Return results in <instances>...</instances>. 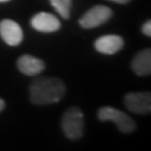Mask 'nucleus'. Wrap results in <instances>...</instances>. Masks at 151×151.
I'll return each mask as SVG.
<instances>
[{"mask_svg":"<svg viewBox=\"0 0 151 151\" xmlns=\"http://www.w3.org/2000/svg\"><path fill=\"white\" fill-rule=\"evenodd\" d=\"M65 94V84L59 78L40 77L37 78L29 87V97L32 103L45 106L59 102Z\"/></svg>","mask_w":151,"mask_h":151,"instance_id":"1","label":"nucleus"},{"mask_svg":"<svg viewBox=\"0 0 151 151\" xmlns=\"http://www.w3.org/2000/svg\"><path fill=\"white\" fill-rule=\"evenodd\" d=\"M62 131L69 140H79L84 131V116L78 107H70L63 113Z\"/></svg>","mask_w":151,"mask_h":151,"instance_id":"2","label":"nucleus"},{"mask_svg":"<svg viewBox=\"0 0 151 151\" xmlns=\"http://www.w3.org/2000/svg\"><path fill=\"white\" fill-rule=\"evenodd\" d=\"M97 117L101 121H112L115 122L117 129L124 134H131L136 130V124L135 121L127 116L125 112H122L117 108H113L110 106L101 107L97 111Z\"/></svg>","mask_w":151,"mask_h":151,"instance_id":"3","label":"nucleus"},{"mask_svg":"<svg viewBox=\"0 0 151 151\" xmlns=\"http://www.w3.org/2000/svg\"><path fill=\"white\" fill-rule=\"evenodd\" d=\"M113 12L106 5H94L88 12H86L79 19V25L83 29H92V28H97L102 24L108 22L112 17Z\"/></svg>","mask_w":151,"mask_h":151,"instance_id":"4","label":"nucleus"},{"mask_svg":"<svg viewBox=\"0 0 151 151\" xmlns=\"http://www.w3.org/2000/svg\"><path fill=\"white\" fill-rule=\"evenodd\" d=\"M126 108L137 115H147L151 111L150 92H130L124 98Z\"/></svg>","mask_w":151,"mask_h":151,"instance_id":"5","label":"nucleus"},{"mask_svg":"<svg viewBox=\"0 0 151 151\" xmlns=\"http://www.w3.org/2000/svg\"><path fill=\"white\" fill-rule=\"evenodd\" d=\"M0 37L8 45L17 47L23 42V29L17 22L4 19L0 22Z\"/></svg>","mask_w":151,"mask_h":151,"instance_id":"6","label":"nucleus"},{"mask_svg":"<svg viewBox=\"0 0 151 151\" xmlns=\"http://www.w3.org/2000/svg\"><path fill=\"white\" fill-rule=\"evenodd\" d=\"M125 45L124 38L117 34H107L97 38L94 40V49L101 54L112 55L121 50Z\"/></svg>","mask_w":151,"mask_h":151,"instance_id":"7","label":"nucleus"},{"mask_svg":"<svg viewBox=\"0 0 151 151\" xmlns=\"http://www.w3.org/2000/svg\"><path fill=\"white\" fill-rule=\"evenodd\" d=\"M30 24L33 29L40 33H54L60 28V22L55 15L50 13H38L32 18Z\"/></svg>","mask_w":151,"mask_h":151,"instance_id":"8","label":"nucleus"},{"mask_svg":"<svg viewBox=\"0 0 151 151\" xmlns=\"http://www.w3.org/2000/svg\"><path fill=\"white\" fill-rule=\"evenodd\" d=\"M17 67L23 74L33 77L43 72L45 69V63L32 54H23L17 60Z\"/></svg>","mask_w":151,"mask_h":151,"instance_id":"9","label":"nucleus"},{"mask_svg":"<svg viewBox=\"0 0 151 151\" xmlns=\"http://www.w3.org/2000/svg\"><path fill=\"white\" fill-rule=\"evenodd\" d=\"M131 68L137 76H149L151 73V50L149 48L140 50L132 59Z\"/></svg>","mask_w":151,"mask_h":151,"instance_id":"10","label":"nucleus"},{"mask_svg":"<svg viewBox=\"0 0 151 151\" xmlns=\"http://www.w3.org/2000/svg\"><path fill=\"white\" fill-rule=\"evenodd\" d=\"M49 1L60 17L64 19H69L70 9H72V0H49Z\"/></svg>","mask_w":151,"mask_h":151,"instance_id":"11","label":"nucleus"},{"mask_svg":"<svg viewBox=\"0 0 151 151\" xmlns=\"http://www.w3.org/2000/svg\"><path fill=\"white\" fill-rule=\"evenodd\" d=\"M142 33H144V35H146V37H151V22L150 20L144 23V25H142Z\"/></svg>","mask_w":151,"mask_h":151,"instance_id":"12","label":"nucleus"},{"mask_svg":"<svg viewBox=\"0 0 151 151\" xmlns=\"http://www.w3.org/2000/svg\"><path fill=\"white\" fill-rule=\"evenodd\" d=\"M108 1H112V3H116V4H127L130 0H108Z\"/></svg>","mask_w":151,"mask_h":151,"instance_id":"13","label":"nucleus"},{"mask_svg":"<svg viewBox=\"0 0 151 151\" xmlns=\"http://www.w3.org/2000/svg\"><path fill=\"white\" fill-rule=\"evenodd\" d=\"M4 108H5V101H4L3 98H0V112H1Z\"/></svg>","mask_w":151,"mask_h":151,"instance_id":"14","label":"nucleus"},{"mask_svg":"<svg viewBox=\"0 0 151 151\" xmlns=\"http://www.w3.org/2000/svg\"><path fill=\"white\" fill-rule=\"evenodd\" d=\"M8 1H10V0H0V3H8Z\"/></svg>","mask_w":151,"mask_h":151,"instance_id":"15","label":"nucleus"}]
</instances>
